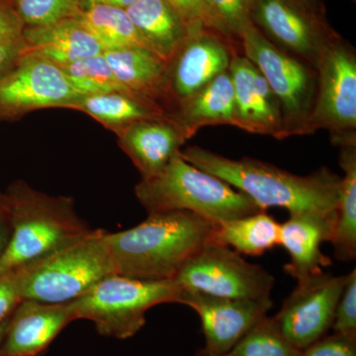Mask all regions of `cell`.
<instances>
[{"label":"cell","mask_w":356,"mask_h":356,"mask_svg":"<svg viewBox=\"0 0 356 356\" xmlns=\"http://www.w3.org/2000/svg\"><path fill=\"white\" fill-rule=\"evenodd\" d=\"M135 194L149 214L187 211L213 224L266 211L222 179L175 154L154 177L136 185Z\"/></svg>","instance_id":"277c9868"},{"label":"cell","mask_w":356,"mask_h":356,"mask_svg":"<svg viewBox=\"0 0 356 356\" xmlns=\"http://www.w3.org/2000/svg\"><path fill=\"white\" fill-rule=\"evenodd\" d=\"M126 11L147 49L163 62L173 57L191 34L188 25L168 0H138Z\"/></svg>","instance_id":"44dd1931"},{"label":"cell","mask_w":356,"mask_h":356,"mask_svg":"<svg viewBox=\"0 0 356 356\" xmlns=\"http://www.w3.org/2000/svg\"><path fill=\"white\" fill-rule=\"evenodd\" d=\"M13 6L25 27H41L74 18L81 0H14Z\"/></svg>","instance_id":"f1b7e54d"},{"label":"cell","mask_w":356,"mask_h":356,"mask_svg":"<svg viewBox=\"0 0 356 356\" xmlns=\"http://www.w3.org/2000/svg\"><path fill=\"white\" fill-rule=\"evenodd\" d=\"M106 231L91 229L79 240L16 269L21 299L69 303L115 274Z\"/></svg>","instance_id":"5b68a950"},{"label":"cell","mask_w":356,"mask_h":356,"mask_svg":"<svg viewBox=\"0 0 356 356\" xmlns=\"http://www.w3.org/2000/svg\"><path fill=\"white\" fill-rule=\"evenodd\" d=\"M181 289L232 299L270 297L274 276L220 243H206L173 280Z\"/></svg>","instance_id":"9c48e42d"},{"label":"cell","mask_w":356,"mask_h":356,"mask_svg":"<svg viewBox=\"0 0 356 356\" xmlns=\"http://www.w3.org/2000/svg\"><path fill=\"white\" fill-rule=\"evenodd\" d=\"M26 53V44L23 38L0 41V76L17 64Z\"/></svg>","instance_id":"d590c367"},{"label":"cell","mask_w":356,"mask_h":356,"mask_svg":"<svg viewBox=\"0 0 356 356\" xmlns=\"http://www.w3.org/2000/svg\"><path fill=\"white\" fill-rule=\"evenodd\" d=\"M241 50L261 72L280 102L284 137L309 135L316 95V70L288 55L250 22L240 36Z\"/></svg>","instance_id":"52a82bcc"},{"label":"cell","mask_w":356,"mask_h":356,"mask_svg":"<svg viewBox=\"0 0 356 356\" xmlns=\"http://www.w3.org/2000/svg\"><path fill=\"white\" fill-rule=\"evenodd\" d=\"M25 26L13 6L0 1V41L22 38Z\"/></svg>","instance_id":"e575fe53"},{"label":"cell","mask_w":356,"mask_h":356,"mask_svg":"<svg viewBox=\"0 0 356 356\" xmlns=\"http://www.w3.org/2000/svg\"><path fill=\"white\" fill-rule=\"evenodd\" d=\"M83 96L58 65L23 56L0 76V121H15L48 108L69 109Z\"/></svg>","instance_id":"30bf717a"},{"label":"cell","mask_w":356,"mask_h":356,"mask_svg":"<svg viewBox=\"0 0 356 356\" xmlns=\"http://www.w3.org/2000/svg\"><path fill=\"white\" fill-rule=\"evenodd\" d=\"M334 334L356 341V270L348 274L346 284L339 297L334 322Z\"/></svg>","instance_id":"4dcf8cb0"},{"label":"cell","mask_w":356,"mask_h":356,"mask_svg":"<svg viewBox=\"0 0 356 356\" xmlns=\"http://www.w3.org/2000/svg\"><path fill=\"white\" fill-rule=\"evenodd\" d=\"M69 109L88 115L115 135L136 122L166 115L159 105L120 91L81 96Z\"/></svg>","instance_id":"603a6c76"},{"label":"cell","mask_w":356,"mask_h":356,"mask_svg":"<svg viewBox=\"0 0 356 356\" xmlns=\"http://www.w3.org/2000/svg\"><path fill=\"white\" fill-rule=\"evenodd\" d=\"M297 350L285 339L273 322L266 316L261 318L235 344L233 348L222 356H300Z\"/></svg>","instance_id":"83f0119b"},{"label":"cell","mask_w":356,"mask_h":356,"mask_svg":"<svg viewBox=\"0 0 356 356\" xmlns=\"http://www.w3.org/2000/svg\"><path fill=\"white\" fill-rule=\"evenodd\" d=\"M74 18L95 37L103 51L128 48L149 50L126 9L93 4L79 10Z\"/></svg>","instance_id":"d4e9b609"},{"label":"cell","mask_w":356,"mask_h":356,"mask_svg":"<svg viewBox=\"0 0 356 356\" xmlns=\"http://www.w3.org/2000/svg\"><path fill=\"white\" fill-rule=\"evenodd\" d=\"M72 321L70 302L21 300L7 321L0 356H40Z\"/></svg>","instance_id":"2e32d148"},{"label":"cell","mask_w":356,"mask_h":356,"mask_svg":"<svg viewBox=\"0 0 356 356\" xmlns=\"http://www.w3.org/2000/svg\"><path fill=\"white\" fill-rule=\"evenodd\" d=\"M196 356H222V355H214V353H210L209 350H206L205 348H202V350H200L198 351L197 353H196Z\"/></svg>","instance_id":"ab89813d"},{"label":"cell","mask_w":356,"mask_h":356,"mask_svg":"<svg viewBox=\"0 0 356 356\" xmlns=\"http://www.w3.org/2000/svg\"><path fill=\"white\" fill-rule=\"evenodd\" d=\"M173 280H147L112 274L70 302L76 320L91 321L102 336L130 339L146 325L149 309L179 303Z\"/></svg>","instance_id":"8992f818"},{"label":"cell","mask_w":356,"mask_h":356,"mask_svg":"<svg viewBox=\"0 0 356 356\" xmlns=\"http://www.w3.org/2000/svg\"><path fill=\"white\" fill-rule=\"evenodd\" d=\"M168 1L184 18L191 32L205 30L224 38L207 0H168Z\"/></svg>","instance_id":"1f68e13d"},{"label":"cell","mask_w":356,"mask_h":356,"mask_svg":"<svg viewBox=\"0 0 356 356\" xmlns=\"http://www.w3.org/2000/svg\"><path fill=\"white\" fill-rule=\"evenodd\" d=\"M346 275L321 273L297 282L273 318L281 334L297 350H304L325 336L334 322Z\"/></svg>","instance_id":"8fae6325"},{"label":"cell","mask_w":356,"mask_h":356,"mask_svg":"<svg viewBox=\"0 0 356 356\" xmlns=\"http://www.w3.org/2000/svg\"><path fill=\"white\" fill-rule=\"evenodd\" d=\"M300 356H356V341L332 334L318 339Z\"/></svg>","instance_id":"d6a6232c"},{"label":"cell","mask_w":356,"mask_h":356,"mask_svg":"<svg viewBox=\"0 0 356 356\" xmlns=\"http://www.w3.org/2000/svg\"><path fill=\"white\" fill-rule=\"evenodd\" d=\"M166 115L188 140L208 126L235 127V90L229 70Z\"/></svg>","instance_id":"ffe728a7"},{"label":"cell","mask_w":356,"mask_h":356,"mask_svg":"<svg viewBox=\"0 0 356 356\" xmlns=\"http://www.w3.org/2000/svg\"><path fill=\"white\" fill-rule=\"evenodd\" d=\"M337 211L330 213H292L280 224V245L289 254L284 270L297 282L323 273L331 266L330 257L321 250L323 243L331 242L336 227Z\"/></svg>","instance_id":"e0dca14e"},{"label":"cell","mask_w":356,"mask_h":356,"mask_svg":"<svg viewBox=\"0 0 356 356\" xmlns=\"http://www.w3.org/2000/svg\"><path fill=\"white\" fill-rule=\"evenodd\" d=\"M280 224L266 211L214 224L210 242L259 257L280 245Z\"/></svg>","instance_id":"cb8c5ba5"},{"label":"cell","mask_w":356,"mask_h":356,"mask_svg":"<svg viewBox=\"0 0 356 356\" xmlns=\"http://www.w3.org/2000/svg\"><path fill=\"white\" fill-rule=\"evenodd\" d=\"M297 1L301 2V3L305 4L306 6V3L309 1V0H297Z\"/></svg>","instance_id":"60d3db41"},{"label":"cell","mask_w":356,"mask_h":356,"mask_svg":"<svg viewBox=\"0 0 356 356\" xmlns=\"http://www.w3.org/2000/svg\"><path fill=\"white\" fill-rule=\"evenodd\" d=\"M254 0H207L213 16L225 39L240 43V36L252 20Z\"/></svg>","instance_id":"f546056e"},{"label":"cell","mask_w":356,"mask_h":356,"mask_svg":"<svg viewBox=\"0 0 356 356\" xmlns=\"http://www.w3.org/2000/svg\"><path fill=\"white\" fill-rule=\"evenodd\" d=\"M116 136L119 147L133 161L142 179L158 175L188 140L168 115L136 122Z\"/></svg>","instance_id":"ac0fdd59"},{"label":"cell","mask_w":356,"mask_h":356,"mask_svg":"<svg viewBox=\"0 0 356 356\" xmlns=\"http://www.w3.org/2000/svg\"><path fill=\"white\" fill-rule=\"evenodd\" d=\"M137 1L138 0H86V7L93 6V4H104V6L127 9L129 6H133Z\"/></svg>","instance_id":"74e56055"},{"label":"cell","mask_w":356,"mask_h":356,"mask_svg":"<svg viewBox=\"0 0 356 356\" xmlns=\"http://www.w3.org/2000/svg\"><path fill=\"white\" fill-rule=\"evenodd\" d=\"M252 20L269 41L298 56L314 69L334 35L297 0H254Z\"/></svg>","instance_id":"4fadbf2b"},{"label":"cell","mask_w":356,"mask_h":356,"mask_svg":"<svg viewBox=\"0 0 356 356\" xmlns=\"http://www.w3.org/2000/svg\"><path fill=\"white\" fill-rule=\"evenodd\" d=\"M13 236L0 259V273L14 271L79 240L91 231L67 196H53L16 180L4 192Z\"/></svg>","instance_id":"3957f363"},{"label":"cell","mask_w":356,"mask_h":356,"mask_svg":"<svg viewBox=\"0 0 356 356\" xmlns=\"http://www.w3.org/2000/svg\"><path fill=\"white\" fill-rule=\"evenodd\" d=\"M13 219L4 192H0V259L6 254L13 236Z\"/></svg>","instance_id":"8d00e7d4"},{"label":"cell","mask_w":356,"mask_h":356,"mask_svg":"<svg viewBox=\"0 0 356 356\" xmlns=\"http://www.w3.org/2000/svg\"><path fill=\"white\" fill-rule=\"evenodd\" d=\"M317 95L309 132L330 131L334 144L356 146V56L353 47L334 34L315 67Z\"/></svg>","instance_id":"ba28073f"},{"label":"cell","mask_w":356,"mask_h":356,"mask_svg":"<svg viewBox=\"0 0 356 356\" xmlns=\"http://www.w3.org/2000/svg\"><path fill=\"white\" fill-rule=\"evenodd\" d=\"M236 51V44L214 33L205 30L191 32L166 63V114L228 70Z\"/></svg>","instance_id":"7c38bea8"},{"label":"cell","mask_w":356,"mask_h":356,"mask_svg":"<svg viewBox=\"0 0 356 356\" xmlns=\"http://www.w3.org/2000/svg\"><path fill=\"white\" fill-rule=\"evenodd\" d=\"M22 38L27 56L63 67L103 53L95 37L76 18L41 27H25Z\"/></svg>","instance_id":"d6986e66"},{"label":"cell","mask_w":356,"mask_h":356,"mask_svg":"<svg viewBox=\"0 0 356 356\" xmlns=\"http://www.w3.org/2000/svg\"><path fill=\"white\" fill-rule=\"evenodd\" d=\"M179 303L191 307L198 314L205 337V348L217 355L229 353L273 306L270 297L222 298L186 289H181Z\"/></svg>","instance_id":"5bb4252c"},{"label":"cell","mask_w":356,"mask_h":356,"mask_svg":"<svg viewBox=\"0 0 356 356\" xmlns=\"http://www.w3.org/2000/svg\"><path fill=\"white\" fill-rule=\"evenodd\" d=\"M7 321H8V318L4 321L2 324H0V346H1L2 339H3L4 334H6Z\"/></svg>","instance_id":"f35d334b"},{"label":"cell","mask_w":356,"mask_h":356,"mask_svg":"<svg viewBox=\"0 0 356 356\" xmlns=\"http://www.w3.org/2000/svg\"><path fill=\"white\" fill-rule=\"evenodd\" d=\"M180 156L254 201L261 209L284 208L292 213L337 211L341 177L327 168L300 177L259 159H232L197 146Z\"/></svg>","instance_id":"6da1fadb"},{"label":"cell","mask_w":356,"mask_h":356,"mask_svg":"<svg viewBox=\"0 0 356 356\" xmlns=\"http://www.w3.org/2000/svg\"><path fill=\"white\" fill-rule=\"evenodd\" d=\"M229 72L235 90V127L285 139L280 102L259 70L236 51Z\"/></svg>","instance_id":"9a60e30c"},{"label":"cell","mask_w":356,"mask_h":356,"mask_svg":"<svg viewBox=\"0 0 356 356\" xmlns=\"http://www.w3.org/2000/svg\"><path fill=\"white\" fill-rule=\"evenodd\" d=\"M214 224L187 211L153 213L134 228L105 235L115 274L173 280L211 241Z\"/></svg>","instance_id":"7a4b0ae2"},{"label":"cell","mask_w":356,"mask_h":356,"mask_svg":"<svg viewBox=\"0 0 356 356\" xmlns=\"http://www.w3.org/2000/svg\"><path fill=\"white\" fill-rule=\"evenodd\" d=\"M21 300L15 273H0V324L10 317Z\"/></svg>","instance_id":"836d02e7"},{"label":"cell","mask_w":356,"mask_h":356,"mask_svg":"<svg viewBox=\"0 0 356 356\" xmlns=\"http://www.w3.org/2000/svg\"><path fill=\"white\" fill-rule=\"evenodd\" d=\"M341 180L337 221L331 243L339 261H355L356 257V146L341 147Z\"/></svg>","instance_id":"484cf974"},{"label":"cell","mask_w":356,"mask_h":356,"mask_svg":"<svg viewBox=\"0 0 356 356\" xmlns=\"http://www.w3.org/2000/svg\"><path fill=\"white\" fill-rule=\"evenodd\" d=\"M103 55L129 93L165 109V62L143 48L106 51Z\"/></svg>","instance_id":"7402d4cb"},{"label":"cell","mask_w":356,"mask_h":356,"mask_svg":"<svg viewBox=\"0 0 356 356\" xmlns=\"http://www.w3.org/2000/svg\"><path fill=\"white\" fill-rule=\"evenodd\" d=\"M60 67L81 95H100L113 91L129 93L115 76L103 53Z\"/></svg>","instance_id":"4316f807"}]
</instances>
